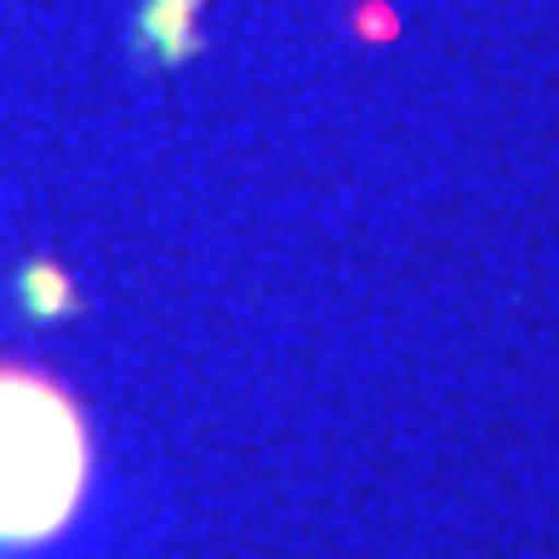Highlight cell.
<instances>
[{"label": "cell", "mask_w": 559, "mask_h": 559, "mask_svg": "<svg viewBox=\"0 0 559 559\" xmlns=\"http://www.w3.org/2000/svg\"><path fill=\"white\" fill-rule=\"evenodd\" d=\"M92 479L86 417L63 383L0 366V548L52 543Z\"/></svg>", "instance_id": "obj_1"}]
</instances>
